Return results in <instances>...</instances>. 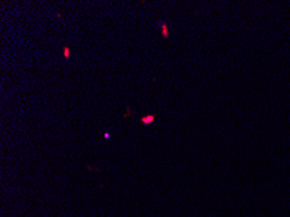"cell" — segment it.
<instances>
[{"label": "cell", "instance_id": "1", "mask_svg": "<svg viewBox=\"0 0 290 217\" xmlns=\"http://www.w3.org/2000/svg\"><path fill=\"white\" fill-rule=\"evenodd\" d=\"M153 121H155V116H153V115L143 116L141 118V123H143V125H150V123H152Z\"/></svg>", "mask_w": 290, "mask_h": 217}, {"label": "cell", "instance_id": "2", "mask_svg": "<svg viewBox=\"0 0 290 217\" xmlns=\"http://www.w3.org/2000/svg\"><path fill=\"white\" fill-rule=\"evenodd\" d=\"M160 27H161V35L164 37V39H168L169 33H168V25L164 21H160Z\"/></svg>", "mask_w": 290, "mask_h": 217}, {"label": "cell", "instance_id": "3", "mask_svg": "<svg viewBox=\"0 0 290 217\" xmlns=\"http://www.w3.org/2000/svg\"><path fill=\"white\" fill-rule=\"evenodd\" d=\"M64 57H65L66 60L70 57V48L69 47H64Z\"/></svg>", "mask_w": 290, "mask_h": 217}, {"label": "cell", "instance_id": "4", "mask_svg": "<svg viewBox=\"0 0 290 217\" xmlns=\"http://www.w3.org/2000/svg\"><path fill=\"white\" fill-rule=\"evenodd\" d=\"M110 137H111V135H110L108 133H105V134H104V139H110Z\"/></svg>", "mask_w": 290, "mask_h": 217}]
</instances>
